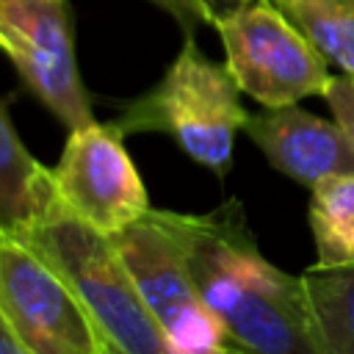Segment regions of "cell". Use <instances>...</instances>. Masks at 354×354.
<instances>
[{
	"mask_svg": "<svg viewBox=\"0 0 354 354\" xmlns=\"http://www.w3.org/2000/svg\"><path fill=\"white\" fill-rule=\"evenodd\" d=\"M155 213L177 238L202 301L232 346L249 354H321L301 277L263 257L241 202L210 213Z\"/></svg>",
	"mask_w": 354,
	"mask_h": 354,
	"instance_id": "1",
	"label": "cell"
},
{
	"mask_svg": "<svg viewBox=\"0 0 354 354\" xmlns=\"http://www.w3.org/2000/svg\"><path fill=\"white\" fill-rule=\"evenodd\" d=\"M14 238L36 249L69 282L111 354H169L111 235L72 216L53 191L39 216Z\"/></svg>",
	"mask_w": 354,
	"mask_h": 354,
	"instance_id": "2",
	"label": "cell"
},
{
	"mask_svg": "<svg viewBox=\"0 0 354 354\" xmlns=\"http://www.w3.org/2000/svg\"><path fill=\"white\" fill-rule=\"evenodd\" d=\"M249 113L227 64L210 61L188 33L163 77L127 102L111 127L124 138L133 133H163L191 160L218 180L232 166L235 138Z\"/></svg>",
	"mask_w": 354,
	"mask_h": 354,
	"instance_id": "3",
	"label": "cell"
},
{
	"mask_svg": "<svg viewBox=\"0 0 354 354\" xmlns=\"http://www.w3.org/2000/svg\"><path fill=\"white\" fill-rule=\"evenodd\" d=\"M213 28L241 94L263 108L326 94L332 83L329 61L274 0H249L221 14Z\"/></svg>",
	"mask_w": 354,
	"mask_h": 354,
	"instance_id": "4",
	"label": "cell"
},
{
	"mask_svg": "<svg viewBox=\"0 0 354 354\" xmlns=\"http://www.w3.org/2000/svg\"><path fill=\"white\" fill-rule=\"evenodd\" d=\"M111 241L155 318L169 354H224L230 346L224 324L202 301L183 249L158 213L149 210L111 235Z\"/></svg>",
	"mask_w": 354,
	"mask_h": 354,
	"instance_id": "5",
	"label": "cell"
},
{
	"mask_svg": "<svg viewBox=\"0 0 354 354\" xmlns=\"http://www.w3.org/2000/svg\"><path fill=\"white\" fill-rule=\"evenodd\" d=\"M0 315L33 354H111L69 282L25 241L0 232Z\"/></svg>",
	"mask_w": 354,
	"mask_h": 354,
	"instance_id": "6",
	"label": "cell"
},
{
	"mask_svg": "<svg viewBox=\"0 0 354 354\" xmlns=\"http://www.w3.org/2000/svg\"><path fill=\"white\" fill-rule=\"evenodd\" d=\"M0 33L28 91L66 130L94 122L75 58L66 0H0Z\"/></svg>",
	"mask_w": 354,
	"mask_h": 354,
	"instance_id": "7",
	"label": "cell"
},
{
	"mask_svg": "<svg viewBox=\"0 0 354 354\" xmlns=\"http://www.w3.org/2000/svg\"><path fill=\"white\" fill-rule=\"evenodd\" d=\"M50 180L55 199L102 235H116L152 210L144 180L111 122L94 119L69 130Z\"/></svg>",
	"mask_w": 354,
	"mask_h": 354,
	"instance_id": "8",
	"label": "cell"
},
{
	"mask_svg": "<svg viewBox=\"0 0 354 354\" xmlns=\"http://www.w3.org/2000/svg\"><path fill=\"white\" fill-rule=\"evenodd\" d=\"M243 133L277 171L307 188L354 171V144L346 130L335 119L299 108V102L249 113Z\"/></svg>",
	"mask_w": 354,
	"mask_h": 354,
	"instance_id": "9",
	"label": "cell"
},
{
	"mask_svg": "<svg viewBox=\"0 0 354 354\" xmlns=\"http://www.w3.org/2000/svg\"><path fill=\"white\" fill-rule=\"evenodd\" d=\"M50 191V169L25 149L0 100V232L14 235L30 224L44 207Z\"/></svg>",
	"mask_w": 354,
	"mask_h": 354,
	"instance_id": "10",
	"label": "cell"
},
{
	"mask_svg": "<svg viewBox=\"0 0 354 354\" xmlns=\"http://www.w3.org/2000/svg\"><path fill=\"white\" fill-rule=\"evenodd\" d=\"M301 290L321 354H354V263L310 266Z\"/></svg>",
	"mask_w": 354,
	"mask_h": 354,
	"instance_id": "11",
	"label": "cell"
},
{
	"mask_svg": "<svg viewBox=\"0 0 354 354\" xmlns=\"http://www.w3.org/2000/svg\"><path fill=\"white\" fill-rule=\"evenodd\" d=\"M310 191L315 266L354 263V171L329 177Z\"/></svg>",
	"mask_w": 354,
	"mask_h": 354,
	"instance_id": "12",
	"label": "cell"
},
{
	"mask_svg": "<svg viewBox=\"0 0 354 354\" xmlns=\"http://www.w3.org/2000/svg\"><path fill=\"white\" fill-rule=\"evenodd\" d=\"M343 75L354 77V0H274Z\"/></svg>",
	"mask_w": 354,
	"mask_h": 354,
	"instance_id": "13",
	"label": "cell"
},
{
	"mask_svg": "<svg viewBox=\"0 0 354 354\" xmlns=\"http://www.w3.org/2000/svg\"><path fill=\"white\" fill-rule=\"evenodd\" d=\"M324 100H326L335 122L346 130V136L354 144V77H348V75L335 77L332 75V83H329Z\"/></svg>",
	"mask_w": 354,
	"mask_h": 354,
	"instance_id": "14",
	"label": "cell"
},
{
	"mask_svg": "<svg viewBox=\"0 0 354 354\" xmlns=\"http://www.w3.org/2000/svg\"><path fill=\"white\" fill-rule=\"evenodd\" d=\"M152 6H158L160 11H166L180 28L183 33L194 36V30L199 25H210V14L207 8L202 6V0H149Z\"/></svg>",
	"mask_w": 354,
	"mask_h": 354,
	"instance_id": "15",
	"label": "cell"
},
{
	"mask_svg": "<svg viewBox=\"0 0 354 354\" xmlns=\"http://www.w3.org/2000/svg\"><path fill=\"white\" fill-rule=\"evenodd\" d=\"M0 354H33V351H28V348L19 343V337L8 329V324L3 321V315H0Z\"/></svg>",
	"mask_w": 354,
	"mask_h": 354,
	"instance_id": "16",
	"label": "cell"
},
{
	"mask_svg": "<svg viewBox=\"0 0 354 354\" xmlns=\"http://www.w3.org/2000/svg\"><path fill=\"white\" fill-rule=\"evenodd\" d=\"M243 3H249V0H202V6H205L207 14H210V25H213L221 14H227V11H232V8L243 6Z\"/></svg>",
	"mask_w": 354,
	"mask_h": 354,
	"instance_id": "17",
	"label": "cell"
},
{
	"mask_svg": "<svg viewBox=\"0 0 354 354\" xmlns=\"http://www.w3.org/2000/svg\"><path fill=\"white\" fill-rule=\"evenodd\" d=\"M224 354H249V351H243V348H238V346H232V343H230V346L224 348Z\"/></svg>",
	"mask_w": 354,
	"mask_h": 354,
	"instance_id": "18",
	"label": "cell"
},
{
	"mask_svg": "<svg viewBox=\"0 0 354 354\" xmlns=\"http://www.w3.org/2000/svg\"><path fill=\"white\" fill-rule=\"evenodd\" d=\"M3 44H6V41H3V33H0V50H3Z\"/></svg>",
	"mask_w": 354,
	"mask_h": 354,
	"instance_id": "19",
	"label": "cell"
}]
</instances>
